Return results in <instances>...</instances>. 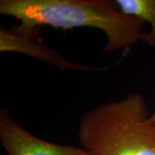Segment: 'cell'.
<instances>
[{
	"instance_id": "cell-3",
	"label": "cell",
	"mask_w": 155,
	"mask_h": 155,
	"mask_svg": "<svg viewBox=\"0 0 155 155\" xmlns=\"http://www.w3.org/2000/svg\"><path fill=\"white\" fill-rule=\"evenodd\" d=\"M41 27H25L18 24L13 28L0 27V52L19 53L54 66L61 71L101 72L108 67L78 64L67 61L56 50L45 43L40 35Z\"/></svg>"
},
{
	"instance_id": "cell-5",
	"label": "cell",
	"mask_w": 155,
	"mask_h": 155,
	"mask_svg": "<svg viewBox=\"0 0 155 155\" xmlns=\"http://www.w3.org/2000/svg\"><path fill=\"white\" fill-rule=\"evenodd\" d=\"M122 12L136 17L150 25V31L143 33L140 41L155 47V0H115Z\"/></svg>"
},
{
	"instance_id": "cell-6",
	"label": "cell",
	"mask_w": 155,
	"mask_h": 155,
	"mask_svg": "<svg viewBox=\"0 0 155 155\" xmlns=\"http://www.w3.org/2000/svg\"><path fill=\"white\" fill-rule=\"evenodd\" d=\"M151 120L153 122H155V111L153 112V113H151Z\"/></svg>"
},
{
	"instance_id": "cell-2",
	"label": "cell",
	"mask_w": 155,
	"mask_h": 155,
	"mask_svg": "<svg viewBox=\"0 0 155 155\" xmlns=\"http://www.w3.org/2000/svg\"><path fill=\"white\" fill-rule=\"evenodd\" d=\"M78 139L81 147L93 155H155V122L139 92L104 102L84 113Z\"/></svg>"
},
{
	"instance_id": "cell-1",
	"label": "cell",
	"mask_w": 155,
	"mask_h": 155,
	"mask_svg": "<svg viewBox=\"0 0 155 155\" xmlns=\"http://www.w3.org/2000/svg\"><path fill=\"white\" fill-rule=\"evenodd\" d=\"M0 14L25 27L99 29L105 35L106 53L130 49L140 41L144 27L141 20L124 14L113 0H1Z\"/></svg>"
},
{
	"instance_id": "cell-4",
	"label": "cell",
	"mask_w": 155,
	"mask_h": 155,
	"mask_svg": "<svg viewBox=\"0 0 155 155\" xmlns=\"http://www.w3.org/2000/svg\"><path fill=\"white\" fill-rule=\"evenodd\" d=\"M0 142L7 155H93L83 147L39 138L22 127L6 110L0 111Z\"/></svg>"
}]
</instances>
